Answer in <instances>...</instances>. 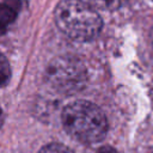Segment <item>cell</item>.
<instances>
[{
	"mask_svg": "<svg viewBox=\"0 0 153 153\" xmlns=\"http://www.w3.org/2000/svg\"><path fill=\"white\" fill-rule=\"evenodd\" d=\"M45 81L57 92L75 93L87 81V71L82 62L73 56H59L45 69Z\"/></svg>",
	"mask_w": 153,
	"mask_h": 153,
	"instance_id": "3957f363",
	"label": "cell"
},
{
	"mask_svg": "<svg viewBox=\"0 0 153 153\" xmlns=\"http://www.w3.org/2000/svg\"><path fill=\"white\" fill-rule=\"evenodd\" d=\"M7 69H10V68H8V65H7V61H6V59L2 56V59H1V75H2V85H5V84H6V81H7L8 76H10V73H7Z\"/></svg>",
	"mask_w": 153,
	"mask_h": 153,
	"instance_id": "8992f818",
	"label": "cell"
},
{
	"mask_svg": "<svg viewBox=\"0 0 153 153\" xmlns=\"http://www.w3.org/2000/svg\"><path fill=\"white\" fill-rule=\"evenodd\" d=\"M151 153H153V148H152V152H151Z\"/></svg>",
	"mask_w": 153,
	"mask_h": 153,
	"instance_id": "ba28073f",
	"label": "cell"
},
{
	"mask_svg": "<svg viewBox=\"0 0 153 153\" xmlns=\"http://www.w3.org/2000/svg\"><path fill=\"white\" fill-rule=\"evenodd\" d=\"M82 1L91 5L96 10H104V11L116 10L124 2V0H82Z\"/></svg>",
	"mask_w": 153,
	"mask_h": 153,
	"instance_id": "277c9868",
	"label": "cell"
},
{
	"mask_svg": "<svg viewBox=\"0 0 153 153\" xmlns=\"http://www.w3.org/2000/svg\"><path fill=\"white\" fill-rule=\"evenodd\" d=\"M38 153H73V151L61 143H50L44 146Z\"/></svg>",
	"mask_w": 153,
	"mask_h": 153,
	"instance_id": "5b68a950",
	"label": "cell"
},
{
	"mask_svg": "<svg viewBox=\"0 0 153 153\" xmlns=\"http://www.w3.org/2000/svg\"><path fill=\"white\" fill-rule=\"evenodd\" d=\"M57 27L74 41H90L98 36L103 23L97 10L82 0H62L55 10Z\"/></svg>",
	"mask_w": 153,
	"mask_h": 153,
	"instance_id": "6da1fadb",
	"label": "cell"
},
{
	"mask_svg": "<svg viewBox=\"0 0 153 153\" xmlns=\"http://www.w3.org/2000/svg\"><path fill=\"white\" fill-rule=\"evenodd\" d=\"M97 153H117V151L112 147H109V146H104L102 148H99L97 151Z\"/></svg>",
	"mask_w": 153,
	"mask_h": 153,
	"instance_id": "52a82bcc",
	"label": "cell"
},
{
	"mask_svg": "<svg viewBox=\"0 0 153 153\" xmlns=\"http://www.w3.org/2000/svg\"><path fill=\"white\" fill-rule=\"evenodd\" d=\"M63 128L74 139L84 143L103 140L108 133V120L93 103L75 100L68 104L61 115Z\"/></svg>",
	"mask_w": 153,
	"mask_h": 153,
	"instance_id": "7a4b0ae2",
	"label": "cell"
}]
</instances>
